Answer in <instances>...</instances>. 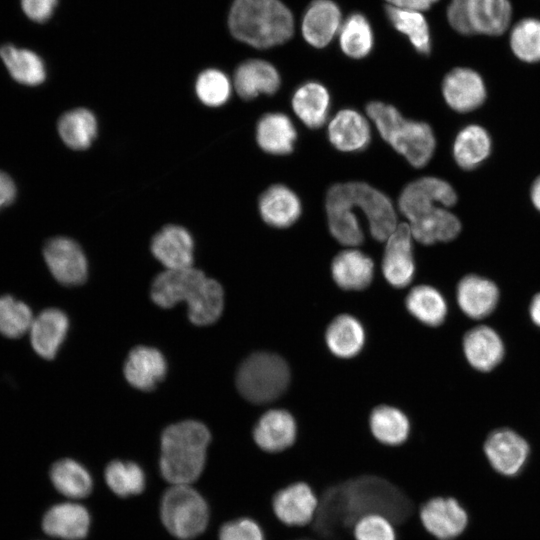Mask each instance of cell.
Here are the masks:
<instances>
[{"label":"cell","mask_w":540,"mask_h":540,"mask_svg":"<svg viewBox=\"0 0 540 540\" xmlns=\"http://www.w3.org/2000/svg\"><path fill=\"white\" fill-rule=\"evenodd\" d=\"M412 511V502L398 487L377 476H361L323 493L314 530L328 540H340L345 530L366 515L402 523Z\"/></svg>","instance_id":"1"},{"label":"cell","mask_w":540,"mask_h":540,"mask_svg":"<svg viewBox=\"0 0 540 540\" xmlns=\"http://www.w3.org/2000/svg\"><path fill=\"white\" fill-rule=\"evenodd\" d=\"M151 298L162 308L186 302L190 321L201 326L214 323L224 305L222 286L194 267L166 269L157 275L151 286Z\"/></svg>","instance_id":"2"},{"label":"cell","mask_w":540,"mask_h":540,"mask_svg":"<svg viewBox=\"0 0 540 540\" xmlns=\"http://www.w3.org/2000/svg\"><path fill=\"white\" fill-rule=\"evenodd\" d=\"M211 435L201 422L185 420L168 426L161 435L159 467L173 485H189L202 473Z\"/></svg>","instance_id":"3"},{"label":"cell","mask_w":540,"mask_h":540,"mask_svg":"<svg viewBox=\"0 0 540 540\" xmlns=\"http://www.w3.org/2000/svg\"><path fill=\"white\" fill-rule=\"evenodd\" d=\"M229 28L239 41L264 49L288 41L294 32V19L280 0H235Z\"/></svg>","instance_id":"4"},{"label":"cell","mask_w":540,"mask_h":540,"mask_svg":"<svg viewBox=\"0 0 540 540\" xmlns=\"http://www.w3.org/2000/svg\"><path fill=\"white\" fill-rule=\"evenodd\" d=\"M366 111L382 138L412 166L421 168L430 161L436 140L429 124L405 119L395 107L379 101L370 102Z\"/></svg>","instance_id":"5"},{"label":"cell","mask_w":540,"mask_h":540,"mask_svg":"<svg viewBox=\"0 0 540 540\" xmlns=\"http://www.w3.org/2000/svg\"><path fill=\"white\" fill-rule=\"evenodd\" d=\"M290 371L280 356L256 352L239 366L236 385L240 394L250 402L266 403L278 398L288 387Z\"/></svg>","instance_id":"6"},{"label":"cell","mask_w":540,"mask_h":540,"mask_svg":"<svg viewBox=\"0 0 540 540\" xmlns=\"http://www.w3.org/2000/svg\"><path fill=\"white\" fill-rule=\"evenodd\" d=\"M160 517L174 537L191 540L206 529L209 507L202 495L191 486L173 485L161 499Z\"/></svg>","instance_id":"7"},{"label":"cell","mask_w":540,"mask_h":540,"mask_svg":"<svg viewBox=\"0 0 540 540\" xmlns=\"http://www.w3.org/2000/svg\"><path fill=\"white\" fill-rule=\"evenodd\" d=\"M329 189L354 209H361L368 220L370 233L377 241H386L396 229L393 203L378 189L364 182L337 183Z\"/></svg>","instance_id":"8"},{"label":"cell","mask_w":540,"mask_h":540,"mask_svg":"<svg viewBox=\"0 0 540 540\" xmlns=\"http://www.w3.org/2000/svg\"><path fill=\"white\" fill-rule=\"evenodd\" d=\"M456 201L457 194L448 182L436 177H422L404 187L398 206L411 221L437 206L451 207Z\"/></svg>","instance_id":"9"},{"label":"cell","mask_w":540,"mask_h":540,"mask_svg":"<svg viewBox=\"0 0 540 540\" xmlns=\"http://www.w3.org/2000/svg\"><path fill=\"white\" fill-rule=\"evenodd\" d=\"M43 256L52 276L60 284L77 286L85 282L87 260L74 240L63 236L49 239L44 245Z\"/></svg>","instance_id":"10"},{"label":"cell","mask_w":540,"mask_h":540,"mask_svg":"<svg viewBox=\"0 0 540 540\" xmlns=\"http://www.w3.org/2000/svg\"><path fill=\"white\" fill-rule=\"evenodd\" d=\"M412 238L409 224L401 223L386 240L382 271L385 279L396 288L407 286L414 276Z\"/></svg>","instance_id":"11"},{"label":"cell","mask_w":540,"mask_h":540,"mask_svg":"<svg viewBox=\"0 0 540 540\" xmlns=\"http://www.w3.org/2000/svg\"><path fill=\"white\" fill-rule=\"evenodd\" d=\"M485 454L491 465L505 475L516 474L529 454L526 440L515 431L502 428L493 431L485 441Z\"/></svg>","instance_id":"12"},{"label":"cell","mask_w":540,"mask_h":540,"mask_svg":"<svg viewBox=\"0 0 540 540\" xmlns=\"http://www.w3.org/2000/svg\"><path fill=\"white\" fill-rule=\"evenodd\" d=\"M446 103L455 111L465 113L480 107L486 98L481 76L469 68L451 70L442 83Z\"/></svg>","instance_id":"13"},{"label":"cell","mask_w":540,"mask_h":540,"mask_svg":"<svg viewBox=\"0 0 540 540\" xmlns=\"http://www.w3.org/2000/svg\"><path fill=\"white\" fill-rule=\"evenodd\" d=\"M500 290L495 282L476 274L464 276L456 288V300L461 311L471 319L488 317L496 309Z\"/></svg>","instance_id":"14"},{"label":"cell","mask_w":540,"mask_h":540,"mask_svg":"<svg viewBox=\"0 0 540 540\" xmlns=\"http://www.w3.org/2000/svg\"><path fill=\"white\" fill-rule=\"evenodd\" d=\"M462 346L467 362L479 372L492 371L505 356L502 338L488 325H478L467 331Z\"/></svg>","instance_id":"15"},{"label":"cell","mask_w":540,"mask_h":540,"mask_svg":"<svg viewBox=\"0 0 540 540\" xmlns=\"http://www.w3.org/2000/svg\"><path fill=\"white\" fill-rule=\"evenodd\" d=\"M151 251L166 269L192 267L194 242L191 234L181 226L163 227L153 237Z\"/></svg>","instance_id":"16"},{"label":"cell","mask_w":540,"mask_h":540,"mask_svg":"<svg viewBox=\"0 0 540 540\" xmlns=\"http://www.w3.org/2000/svg\"><path fill=\"white\" fill-rule=\"evenodd\" d=\"M69 329L67 315L60 309L41 311L29 329L30 343L35 353L44 359H53Z\"/></svg>","instance_id":"17"},{"label":"cell","mask_w":540,"mask_h":540,"mask_svg":"<svg viewBox=\"0 0 540 540\" xmlns=\"http://www.w3.org/2000/svg\"><path fill=\"white\" fill-rule=\"evenodd\" d=\"M425 528L440 540H451L466 527L467 514L452 498H434L421 509Z\"/></svg>","instance_id":"18"},{"label":"cell","mask_w":540,"mask_h":540,"mask_svg":"<svg viewBox=\"0 0 540 540\" xmlns=\"http://www.w3.org/2000/svg\"><path fill=\"white\" fill-rule=\"evenodd\" d=\"M328 139L338 150L356 152L371 141V130L366 118L350 108L338 111L328 125Z\"/></svg>","instance_id":"19"},{"label":"cell","mask_w":540,"mask_h":540,"mask_svg":"<svg viewBox=\"0 0 540 540\" xmlns=\"http://www.w3.org/2000/svg\"><path fill=\"white\" fill-rule=\"evenodd\" d=\"M167 364L162 353L156 348L137 346L125 361L124 375L133 387L149 391L161 382L166 374Z\"/></svg>","instance_id":"20"},{"label":"cell","mask_w":540,"mask_h":540,"mask_svg":"<svg viewBox=\"0 0 540 540\" xmlns=\"http://www.w3.org/2000/svg\"><path fill=\"white\" fill-rule=\"evenodd\" d=\"M90 514L78 503H60L44 515L42 527L46 534L63 540H83L90 528Z\"/></svg>","instance_id":"21"},{"label":"cell","mask_w":540,"mask_h":540,"mask_svg":"<svg viewBox=\"0 0 540 540\" xmlns=\"http://www.w3.org/2000/svg\"><path fill=\"white\" fill-rule=\"evenodd\" d=\"M341 27V11L332 0H314L305 11L302 34L315 48L327 46Z\"/></svg>","instance_id":"22"},{"label":"cell","mask_w":540,"mask_h":540,"mask_svg":"<svg viewBox=\"0 0 540 540\" xmlns=\"http://www.w3.org/2000/svg\"><path fill=\"white\" fill-rule=\"evenodd\" d=\"M318 501L305 483L292 484L276 493L273 509L276 516L287 525H305L317 511Z\"/></svg>","instance_id":"23"},{"label":"cell","mask_w":540,"mask_h":540,"mask_svg":"<svg viewBox=\"0 0 540 540\" xmlns=\"http://www.w3.org/2000/svg\"><path fill=\"white\" fill-rule=\"evenodd\" d=\"M281 79L277 69L262 59H250L241 63L234 74V87L238 95L246 100L260 94H274Z\"/></svg>","instance_id":"24"},{"label":"cell","mask_w":540,"mask_h":540,"mask_svg":"<svg viewBox=\"0 0 540 540\" xmlns=\"http://www.w3.org/2000/svg\"><path fill=\"white\" fill-rule=\"evenodd\" d=\"M299 197L287 186L275 184L267 188L259 198V212L268 225L287 228L301 215Z\"/></svg>","instance_id":"25"},{"label":"cell","mask_w":540,"mask_h":540,"mask_svg":"<svg viewBox=\"0 0 540 540\" xmlns=\"http://www.w3.org/2000/svg\"><path fill=\"white\" fill-rule=\"evenodd\" d=\"M256 444L267 452H279L291 446L296 437V423L286 410L267 411L254 427Z\"/></svg>","instance_id":"26"},{"label":"cell","mask_w":540,"mask_h":540,"mask_svg":"<svg viewBox=\"0 0 540 540\" xmlns=\"http://www.w3.org/2000/svg\"><path fill=\"white\" fill-rule=\"evenodd\" d=\"M412 237L424 245L448 242L458 236L461 230L459 219L443 206L409 221Z\"/></svg>","instance_id":"27"},{"label":"cell","mask_w":540,"mask_h":540,"mask_svg":"<svg viewBox=\"0 0 540 540\" xmlns=\"http://www.w3.org/2000/svg\"><path fill=\"white\" fill-rule=\"evenodd\" d=\"M332 277L345 290H362L369 286L373 278V260L356 249L338 253L331 265Z\"/></svg>","instance_id":"28"},{"label":"cell","mask_w":540,"mask_h":540,"mask_svg":"<svg viewBox=\"0 0 540 540\" xmlns=\"http://www.w3.org/2000/svg\"><path fill=\"white\" fill-rule=\"evenodd\" d=\"M297 132L290 118L283 113L263 115L256 127V140L262 150L273 155H286L293 151Z\"/></svg>","instance_id":"29"},{"label":"cell","mask_w":540,"mask_h":540,"mask_svg":"<svg viewBox=\"0 0 540 540\" xmlns=\"http://www.w3.org/2000/svg\"><path fill=\"white\" fill-rule=\"evenodd\" d=\"M292 108L307 127L319 128L325 124L329 115V92L321 83L308 81L294 92Z\"/></svg>","instance_id":"30"},{"label":"cell","mask_w":540,"mask_h":540,"mask_svg":"<svg viewBox=\"0 0 540 540\" xmlns=\"http://www.w3.org/2000/svg\"><path fill=\"white\" fill-rule=\"evenodd\" d=\"M325 339L329 350L337 357L356 356L365 342V332L361 323L353 316H337L329 324Z\"/></svg>","instance_id":"31"},{"label":"cell","mask_w":540,"mask_h":540,"mask_svg":"<svg viewBox=\"0 0 540 540\" xmlns=\"http://www.w3.org/2000/svg\"><path fill=\"white\" fill-rule=\"evenodd\" d=\"M511 15L509 0H470L469 19L474 33L501 35L507 30Z\"/></svg>","instance_id":"32"},{"label":"cell","mask_w":540,"mask_h":540,"mask_svg":"<svg viewBox=\"0 0 540 540\" xmlns=\"http://www.w3.org/2000/svg\"><path fill=\"white\" fill-rule=\"evenodd\" d=\"M491 152V138L481 126L464 127L456 136L453 145V156L464 170H472L479 166Z\"/></svg>","instance_id":"33"},{"label":"cell","mask_w":540,"mask_h":540,"mask_svg":"<svg viewBox=\"0 0 540 540\" xmlns=\"http://www.w3.org/2000/svg\"><path fill=\"white\" fill-rule=\"evenodd\" d=\"M0 57L10 75L17 82L28 86H36L44 82L45 66L36 53L13 45H3L0 48Z\"/></svg>","instance_id":"34"},{"label":"cell","mask_w":540,"mask_h":540,"mask_svg":"<svg viewBox=\"0 0 540 540\" xmlns=\"http://www.w3.org/2000/svg\"><path fill=\"white\" fill-rule=\"evenodd\" d=\"M50 478L58 492L72 499L84 498L92 491L93 482L90 473L73 459L56 461L51 467Z\"/></svg>","instance_id":"35"},{"label":"cell","mask_w":540,"mask_h":540,"mask_svg":"<svg viewBox=\"0 0 540 540\" xmlns=\"http://www.w3.org/2000/svg\"><path fill=\"white\" fill-rule=\"evenodd\" d=\"M58 132L68 147L84 150L92 144L97 134V120L86 108L72 109L60 117Z\"/></svg>","instance_id":"36"},{"label":"cell","mask_w":540,"mask_h":540,"mask_svg":"<svg viewBox=\"0 0 540 540\" xmlns=\"http://www.w3.org/2000/svg\"><path fill=\"white\" fill-rule=\"evenodd\" d=\"M406 308L420 322L436 327L441 325L447 315V303L443 295L434 287L419 285L406 297Z\"/></svg>","instance_id":"37"},{"label":"cell","mask_w":540,"mask_h":540,"mask_svg":"<svg viewBox=\"0 0 540 540\" xmlns=\"http://www.w3.org/2000/svg\"><path fill=\"white\" fill-rule=\"evenodd\" d=\"M385 13L391 25L408 37L418 53L428 55L431 52L429 26L419 11L386 5Z\"/></svg>","instance_id":"38"},{"label":"cell","mask_w":540,"mask_h":540,"mask_svg":"<svg viewBox=\"0 0 540 540\" xmlns=\"http://www.w3.org/2000/svg\"><path fill=\"white\" fill-rule=\"evenodd\" d=\"M339 43L350 58L362 59L370 54L374 36L368 19L361 13H352L340 27Z\"/></svg>","instance_id":"39"},{"label":"cell","mask_w":540,"mask_h":540,"mask_svg":"<svg viewBox=\"0 0 540 540\" xmlns=\"http://www.w3.org/2000/svg\"><path fill=\"white\" fill-rule=\"evenodd\" d=\"M373 435L387 445L402 444L409 435V421L400 410L386 405L373 409L370 415Z\"/></svg>","instance_id":"40"},{"label":"cell","mask_w":540,"mask_h":540,"mask_svg":"<svg viewBox=\"0 0 540 540\" xmlns=\"http://www.w3.org/2000/svg\"><path fill=\"white\" fill-rule=\"evenodd\" d=\"M104 477L108 487L120 497L138 495L146 486L143 469L131 461H111L105 468Z\"/></svg>","instance_id":"41"},{"label":"cell","mask_w":540,"mask_h":540,"mask_svg":"<svg viewBox=\"0 0 540 540\" xmlns=\"http://www.w3.org/2000/svg\"><path fill=\"white\" fill-rule=\"evenodd\" d=\"M31 308L11 295L0 296V334L17 339L29 332L33 322Z\"/></svg>","instance_id":"42"},{"label":"cell","mask_w":540,"mask_h":540,"mask_svg":"<svg viewBox=\"0 0 540 540\" xmlns=\"http://www.w3.org/2000/svg\"><path fill=\"white\" fill-rule=\"evenodd\" d=\"M510 45L513 53L522 61H540V20L526 18L512 29Z\"/></svg>","instance_id":"43"},{"label":"cell","mask_w":540,"mask_h":540,"mask_svg":"<svg viewBox=\"0 0 540 540\" xmlns=\"http://www.w3.org/2000/svg\"><path fill=\"white\" fill-rule=\"evenodd\" d=\"M229 78L217 69H207L197 78L195 91L198 99L210 107H218L226 103L231 95Z\"/></svg>","instance_id":"44"},{"label":"cell","mask_w":540,"mask_h":540,"mask_svg":"<svg viewBox=\"0 0 540 540\" xmlns=\"http://www.w3.org/2000/svg\"><path fill=\"white\" fill-rule=\"evenodd\" d=\"M356 540H396L390 521L381 515H366L360 518L354 528Z\"/></svg>","instance_id":"45"},{"label":"cell","mask_w":540,"mask_h":540,"mask_svg":"<svg viewBox=\"0 0 540 540\" xmlns=\"http://www.w3.org/2000/svg\"><path fill=\"white\" fill-rule=\"evenodd\" d=\"M219 540H265L259 525L249 518L225 523L219 531Z\"/></svg>","instance_id":"46"},{"label":"cell","mask_w":540,"mask_h":540,"mask_svg":"<svg viewBox=\"0 0 540 540\" xmlns=\"http://www.w3.org/2000/svg\"><path fill=\"white\" fill-rule=\"evenodd\" d=\"M470 0H451L447 9V18L451 27L463 35L473 34L469 19Z\"/></svg>","instance_id":"47"},{"label":"cell","mask_w":540,"mask_h":540,"mask_svg":"<svg viewBox=\"0 0 540 540\" xmlns=\"http://www.w3.org/2000/svg\"><path fill=\"white\" fill-rule=\"evenodd\" d=\"M57 4V0H21L24 13L33 21L48 20Z\"/></svg>","instance_id":"48"},{"label":"cell","mask_w":540,"mask_h":540,"mask_svg":"<svg viewBox=\"0 0 540 540\" xmlns=\"http://www.w3.org/2000/svg\"><path fill=\"white\" fill-rule=\"evenodd\" d=\"M16 197V186L12 178L0 171V209L10 205Z\"/></svg>","instance_id":"49"},{"label":"cell","mask_w":540,"mask_h":540,"mask_svg":"<svg viewBox=\"0 0 540 540\" xmlns=\"http://www.w3.org/2000/svg\"><path fill=\"white\" fill-rule=\"evenodd\" d=\"M390 3L391 6L414 10L422 11L429 9L435 2L438 0H386Z\"/></svg>","instance_id":"50"},{"label":"cell","mask_w":540,"mask_h":540,"mask_svg":"<svg viewBox=\"0 0 540 540\" xmlns=\"http://www.w3.org/2000/svg\"><path fill=\"white\" fill-rule=\"evenodd\" d=\"M529 316L532 322L540 327V292L535 294L530 302Z\"/></svg>","instance_id":"51"},{"label":"cell","mask_w":540,"mask_h":540,"mask_svg":"<svg viewBox=\"0 0 540 540\" xmlns=\"http://www.w3.org/2000/svg\"><path fill=\"white\" fill-rule=\"evenodd\" d=\"M531 200L534 206L540 211V176L532 184Z\"/></svg>","instance_id":"52"}]
</instances>
